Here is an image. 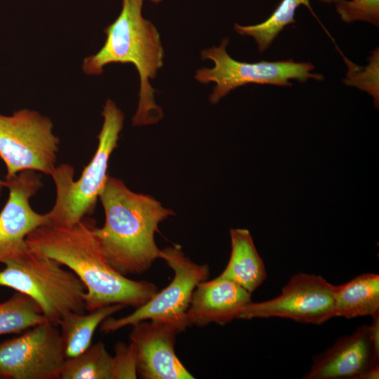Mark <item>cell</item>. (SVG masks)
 Returning <instances> with one entry per match:
<instances>
[{"label": "cell", "instance_id": "obj_1", "mask_svg": "<svg viewBox=\"0 0 379 379\" xmlns=\"http://www.w3.org/2000/svg\"><path fill=\"white\" fill-rule=\"evenodd\" d=\"M93 220L85 218L71 227L51 225L36 228L26 242L29 248L49 257L72 271L86 287L84 307L123 304L138 307L157 292L146 281L128 279L107 261L95 234Z\"/></svg>", "mask_w": 379, "mask_h": 379}, {"label": "cell", "instance_id": "obj_2", "mask_svg": "<svg viewBox=\"0 0 379 379\" xmlns=\"http://www.w3.org/2000/svg\"><path fill=\"white\" fill-rule=\"evenodd\" d=\"M99 199L105 220L102 227H94V232L106 259L117 272L124 276L142 274L157 259L163 260L154 235L159 224L174 214L172 210L109 175Z\"/></svg>", "mask_w": 379, "mask_h": 379}, {"label": "cell", "instance_id": "obj_3", "mask_svg": "<svg viewBox=\"0 0 379 379\" xmlns=\"http://www.w3.org/2000/svg\"><path fill=\"white\" fill-rule=\"evenodd\" d=\"M143 0H122L117 19L105 29L106 40L95 54L86 57L83 72L100 75L104 67L114 62L133 65L140 77L138 104L132 119L134 126L158 123L164 117L154 101L150 79L164 65V51L155 26L142 15Z\"/></svg>", "mask_w": 379, "mask_h": 379}, {"label": "cell", "instance_id": "obj_4", "mask_svg": "<svg viewBox=\"0 0 379 379\" xmlns=\"http://www.w3.org/2000/svg\"><path fill=\"white\" fill-rule=\"evenodd\" d=\"M102 115L103 123L97 149L79 179L74 180V168L68 164L56 166L51 175L56 190L55 201L47 213L51 225L71 227L95 211L124 121L122 111L109 99L105 102Z\"/></svg>", "mask_w": 379, "mask_h": 379}, {"label": "cell", "instance_id": "obj_5", "mask_svg": "<svg viewBox=\"0 0 379 379\" xmlns=\"http://www.w3.org/2000/svg\"><path fill=\"white\" fill-rule=\"evenodd\" d=\"M3 264L5 267L0 271V286L33 299L46 320L58 326L68 312H84V284L58 261L28 248Z\"/></svg>", "mask_w": 379, "mask_h": 379}, {"label": "cell", "instance_id": "obj_6", "mask_svg": "<svg viewBox=\"0 0 379 379\" xmlns=\"http://www.w3.org/2000/svg\"><path fill=\"white\" fill-rule=\"evenodd\" d=\"M228 44V38H225L219 46L202 51L201 59L212 60L214 66L199 69L195 73L194 78L198 82L215 84L209 96L211 104H217L231 91L248 84L289 87L292 86L291 79L300 82H306L310 79H324L322 74L312 72L315 67L308 62H295L292 59L256 62L236 60L226 51Z\"/></svg>", "mask_w": 379, "mask_h": 379}, {"label": "cell", "instance_id": "obj_7", "mask_svg": "<svg viewBox=\"0 0 379 379\" xmlns=\"http://www.w3.org/2000/svg\"><path fill=\"white\" fill-rule=\"evenodd\" d=\"M53 128L48 117L34 110L0 114V158L6 167V179L24 171L51 175L60 142Z\"/></svg>", "mask_w": 379, "mask_h": 379}, {"label": "cell", "instance_id": "obj_8", "mask_svg": "<svg viewBox=\"0 0 379 379\" xmlns=\"http://www.w3.org/2000/svg\"><path fill=\"white\" fill-rule=\"evenodd\" d=\"M162 251L163 260L174 272L171 283L130 314L119 319L109 317L105 319L100 324V331L114 332L145 320L175 324L183 331L189 326L186 312L196 286L208 277V266L193 262L178 245Z\"/></svg>", "mask_w": 379, "mask_h": 379}, {"label": "cell", "instance_id": "obj_9", "mask_svg": "<svg viewBox=\"0 0 379 379\" xmlns=\"http://www.w3.org/2000/svg\"><path fill=\"white\" fill-rule=\"evenodd\" d=\"M65 359L60 331L48 320L0 343L1 378H60Z\"/></svg>", "mask_w": 379, "mask_h": 379}, {"label": "cell", "instance_id": "obj_10", "mask_svg": "<svg viewBox=\"0 0 379 379\" xmlns=\"http://www.w3.org/2000/svg\"><path fill=\"white\" fill-rule=\"evenodd\" d=\"M335 286L320 275L302 272L291 277L279 295L250 302L238 319L281 317L319 325L335 317Z\"/></svg>", "mask_w": 379, "mask_h": 379}, {"label": "cell", "instance_id": "obj_11", "mask_svg": "<svg viewBox=\"0 0 379 379\" xmlns=\"http://www.w3.org/2000/svg\"><path fill=\"white\" fill-rule=\"evenodd\" d=\"M5 180L9 195L0 212V263L25 253L29 248L27 235L39 227L50 225L47 213L36 212L29 204L43 185L38 172L21 171Z\"/></svg>", "mask_w": 379, "mask_h": 379}, {"label": "cell", "instance_id": "obj_12", "mask_svg": "<svg viewBox=\"0 0 379 379\" xmlns=\"http://www.w3.org/2000/svg\"><path fill=\"white\" fill-rule=\"evenodd\" d=\"M129 338L137 354V373L143 379H193L175 352L177 325L145 320L132 326Z\"/></svg>", "mask_w": 379, "mask_h": 379}, {"label": "cell", "instance_id": "obj_13", "mask_svg": "<svg viewBox=\"0 0 379 379\" xmlns=\"http://www.w3.org/2000/svg\"><path fill=\"white\" fill-rule=\"evenodd\" d=\"M378 362L379 345L372 338L370 325H363L316 356L304 378L363 379Z\"/></svg>", "mask_w": 379, "mask_h": 379}, {"label": "cell", "instance_id": "obj_14", "mask_svg": "<svg viewBox=\"0 0 379 379\" xmlns=\"http://www.w3.org/2000/svg\"><path fill=\"white\" fill-rule=\"evenodd\" d=\"M250 292L221 275L200 282L186 312L188 326L202 327L211 323L225 325L238 317L251 302Z\"/></svg>", "mask_w": 379, "mask_h": 379}, {"label": "cell", "instance_id": "obj_15", "mask_svg": "<svg viewBox=\"0 0 379 379\" xmlns=\"http://www.w3.org/2000/svg\"><path fill=\"white\" fill-rule=\"evenodd\" d=\"M230 234V257L220 275L252 293L267 277L264 262L248 230L232 228Z\"/></svg>", "mask_w": 379, "mask_h": 379}, {"label": "cell", "instance_id": "obj_16", "mask_svg": "<svg viewBox=\"0 0 379 379\" xmlns=\"http://www.w3.org/2000/svg\"><path fill=\"white\" fill-rule=\"evenodd\" d=\"M335 317L352 319L379 312V275L365 273L335 286Z\"/></svg>", "mask_w": 379, "mask_h": 379}, {"label": "cell", "instance_id": "obj_17", "mask_svg": "<svg viewBox=\"0 0 379 379\" xmlns=\"http://www.w3.org/2000/svg\"><path fill=\"white\" fill-rule=\"evenodd\" d=\"M126 306L112 304L84 312H70L58 322L60 327L64 352L66 359L76 357L87 350L92 343L96 328L101 323Z\"/></svg>", "mask_w": 379, "mask_h": 379}, {"label": "cell", "instance_id": "obj_18", "mask_svg": "<svg viewBox=\"0 0 379 379\" xmlns=\"http://www.w3.org/2000/svg\"><path fill=\"white\" fill-rule=\"evenodd\" d=\"M301 5L313 13L310 0H281L271 15L262 22L246 26L236 23L234 28L241 35L253 37L262 53L270 47L286 26L295 23V11Z\"/></svg>", "mask_w": 379, "mask_h": 379}, {"label": "cell", "instance_id": "obj_19", "mask_svg": "<svg viewBox=\"0 0 379 379\" xmlns=\"http://www.w3.org/2000/svg\"><path fill=\"white\" fill-rule=\"evenodd\" d=\"M60 379H114L113 357L102 342L65 359Z\"/></svg>", "mask_w": 379, "mask_h": 379}, {"label": "cell", "instance_id": "obj_20", "mask_svg": "<svg viewBox=\"0 0 379 379\" xmlns=\"http://www.w3.org/2000/svg\"><path fill=\"white\" fill-rule=\"evenodd\" d=\"M46 320L37 303L20 292L0 303V335L20 333Z\"/></svg>", "mask_w": 379, "mask_h": 379}, {"label": "cell", "instance_id": "obj_21", "mask_svg": "<svg viewBox=\"0 0 379 379\" xmlns=\"http://www.w3.org/2000/svg\"><path fill=\"white\" fill-rule=\"evenodd\" d=\"M347 72L343 83L365 91L373 98L375 107L379 105V48H375L368 58V64L361 67L343 55Z\"/></svg>", "mask_w": 379, "mask_h": 379}, {"label": "cell", "instance_id": "obj_22", "mask_svg": "<svg viewBox=\"0 0 379 379\" xmlns=\"http://www.w3.org/2000/svg\"><path fill=\"white\" fill-rule=\"evenodd\" d=\"M335 4L343 21H364L379 26V0H338Z\"/></svg>", "mask_w": 379, "mask_h": 379}, {"label": "cell", "instance_id": "obj_23", "mask_svg": "<svg viewBox=\"0 0 379 379\" xmlns=\"http://www.w3.org/2000/svg\"><path fill=\"white\" fill-rule=\"evenodd\" d=\"M113 357L114 379L137 378V354L134 345L118 343Z\"/></svg>", "mask_w": 379, "mask_h": 379}, {"label": "cell", "instance_id": "obj_24", "mask_svg": "<svg viewBox=\"0 0 379 379\" xmlns=\"http://www.w3.org/2000/svg\"><path fill=\"white\" fill-rule=\"evenodd\" d=\"M4 187H6V180H2L0 179V196Z\"/></svg>", "mask_w": 379, "mask_h": 379}, {"label": "cell", "instance_id": "obj_25", "mask_svg": "<svg viewBox=\"0 0 379 379\" xmlns=\"http://www.w3.org/2000/svg\"><path fill=\"white\" fill-rule=\"evenodd\" d=\"M318 1H320V2H322V3L329 4V3H332V2L335 3L338 0H318Z\"/></svg>", "mask_w": 379, "mask_h": 379}, {"label": "cell", "instance_id": "obj_26", "mask_svg": "<svg viewBox=\"0 0 379 379\" xmlns=\"http://www.w3.org/2000/svg\"><path fill=\"white\" fill-rule=\"evenodd\" d=\"M151 1L153 3H159L161 0H149Z\"/></svg>", "mask_w": 379, "mask_h": 379}, {"label": "cell", "instance_id": "obj_27", "mask_svg": "<svg viewBox=\"0 0 379 379\" xmlns=\"http://www.w3.org/2000/svg\"><path fill=\"white\" fill-rule=\"evenodd\" d=\"M1 378V375H0V378Z\"/></svg>", "mask_w": 379, "mask_h": 379}]
</instances>
